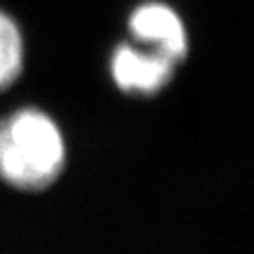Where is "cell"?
<instances>
[{"instance_id":"4","label":"cell","mask_w":254,"mask_h":254,"mask_svg":"<svg viewBox=\"0 0 254 254\" xmlns=\"http://www.w3.org/2000/svg\"><path fill=\"white\" fill-rule=\"evenodd\" d=\"M24 44L18 24L0 10V90L8 88L22 72Z\"/></svg>"},{"instance_id":"2","label":"cell","mask_w":254,"mask_h":254,"mask_svg":"<svg viewBox=\"0 0 254 254\" xmlns=\"http://www.w3.org/2000/svg\"><path fill=\"white\" fill-rule=\"evenodd\" d=\"M176 62L158 50H140L132 44H120L110 62L116 86L124 92L156 94L174 76Z\"/></svg>"},{"instance_id":"3","label":"cell","mask_w":254,"mask_h":254,"mask_svg":"<svg viewBox=\"0 0 254 254\" xmlns=\"http://www.w3.org/2000/svg\"><path fill=\"white\" fill-rule=\"evenodd\" d=\"M128 28L138 42L166 54L174 62H180L188 52L186 28L176 10L164 2H144L134 8Z\"/></svg>"},{"instance_id":"1","label":"cell","mask_w":254,"mask_h":254,"mask_svg":"<svg viewBox=\"0 0 254 254\" xmlns=\"http://www.w3.org/2000/svg\"><path fill=\"white\" fill-rule=\"evenodd\" d=\"M64 154V138L48 114L22 108L0 120V176L8 184L46 188L62 172Z\"/></svg>"}]
</instances>
